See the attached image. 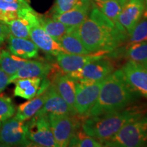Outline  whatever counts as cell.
Listing matches in <instances>:
<instances>
[{"mask_svg":"<svg viewBox=\"0 0 147 147\" xmlns=\"http://www.w3.org/2000/svg\"><path fill=\"white\" fill-rule=\"evenodd\" d=\"M74 30L89 53L112 52L126 43L128 38L125 29L104 15L94 2L89 16Z\"/></svg>","mask_w":147,"mask_h":147,"instance_id":"6da1fadb","label":"cell"},{"mask_svg":"<svg viewBox=\"0 0 147 147\" xmlns=\"http://www.w3.org/2000/svg\"><path fill=\"white\" fill-rule=\"evenodd\" d=\"M140 95L130 85L121 69L115 70L104 80L96 102L85 117L122 110L134 104Z\"/></svg>","mask_w":147,"mask_h":147,"instance_id":"7a4b0ae2","label":"cell"},{"mask_svg":"<svg viewBox=\"0 0 147 147\" xmlns=\"http://www.w3.org/2000/svg\"><path fill=\"white\" fill-rule=\"evenodd\" d=\"M147 113V104H131L123 109L97 117H84L81 127L90 136L103 143L114 136L125 125Z\"/></svg>","mask_w":147,"mask_h":147,"instance_id":"3957f363","label":"cell"},{"mask_svg":"<svg viewBox=\"0 0 147 147\" xmlns=\"http://www.w3.org/2000/svg\"><path fill=\"white\" fill-rule=\"evenodd\" d=\"M147 142V113L123 127L114 136L103 143L104 146H143Z\"/></svg>","mask_w":147,"mask_h":147,"instance_id":"277c9868","label":"cell"},{"mask_svg":"<svg viewBox=\"0 0 147 147\" xmlns=\"http://www.w3.org/2000/svg\"><path fill=\"white\" fill-rule=\"evenodd\" d=\"M78 115H47L57 147L68 146L71 137L81 127L82 121Z\"/></svg>","mask_w":147,"mask_h":147,"instance_id":"5b68a950","label":"cell"},{"mask_svg":"<svg viewBox=\"0 0 147 147\" xmlns=\"http://www.w3.org/2000/svg\"><path fill=\"white\" fill-rule=\"evenodd\" d=\"M104 80H76L74 108L79 116L85 117L89 113L99 96Z\"/></svg>","mask_w":147,"mask_h":147,"instance_id":"8992f818","label":"cell"},{"mask_svg":"<svg viewBox=\"0 0 147 147\" xmlns=\"http://www.w3.org/2000/svg\"><path fill=\"white\" fill-rule=\"evenodd\" d=\"M27 138L38 146L57 147L47 115L36 114L26 123Z\"/></svg>","mask_w":147,"mask_h":147,"instance_id":"52a82bcc","label":"cell"},{"mask_svg":"<svg viewBox=\"0 0 147 147\" xmlns=\"http://www.w3.org/2000/svg\"><path fill=\"white\" fill-rule=\"evenodd\" d=\"M26 123L11 117L3 121L0 128V145L4 146H29Z\"/></svg>","mask_w":147,"mask_h":147,"instance_id":"ba28073f","label":"cell"},{"mask_svg":"<svg viewBox=\"0 0 147 147\" xmlns=\"http://www.w3.org/2000/svg\"><path fill=\"white\" fill-rule=\"evenodd\" d=\"M115 69L113 62L104 57L89 62L82 68L67 74L76 80L97 81L105 79L115 71Z\"/></svg>","mask_w":147,"mask_h":147,"instance_id":"9c48e42d","label":"cell"},{"mask_svg":"<svg viewBox=\"0 0 147 147\" xmlns=\"http://www.w3.org/2000/svg\"><path fill=\"white\" fill-rule=\"evenodd\" d=\"M40 16L29 5L22 8L18 13V17L6 24L10 34L18 38L30 39V31L33 27L40 24Z\"/></svg>","mask_w":147,"mask_h":147,"instance_id":"30bf717a","label":"cell"},{"mask_svg":"<svg viewBox=\"0 0 147 147\" xmlns=\"http://www.w3.org/2000/svg\"><path fill=\"white\" fill-rule=\"evenodd\" d=\"M108 53L110 52L100 51L84 55L61 53L56 56L57 63L62 72L69 74L82 68L89 62L105 57Z\"/></svg>","mask_w":147,"mask_h":147,"instance_id":"8fae6325","label":"cell"},{"mask_svg":"<svg viewBox=\"0 0 147 147\" xmlns=\"http://www.w3.org/2000/svg\"><path fill=\"white\" fill-rule=\"evenodd\" d=\"M130 85L147 98V68L131 60H128L121 68Z\"/></svg>","mask_w":147,"mask_h":147,"instance_id":"7c38bea8","label":"cell"},{"mask_svg":"<svg viewBox=\"0 0 147 147\" xmlns=\"http://www.w3.org/2000/svg\"><path fill=\"white\" fill-rule=\"evenodd\" d=\"M145 9L144 0H127L119 16V23L129 35L143 17Z\"/></svg>","mask_w":147,"mask_h":147,"instance_id":"4fadbf2b","label":"cell"},{"mask_svg":"<svg viewBox=\"0 0 147 147\" xmlns=\"http://www.w3.org/2000/svg\"><path fill=\"white\" fill-rule=\"evenodd\" d=\"M92 6L91 0H79L71 10L62 14H53V18L68 26L76 27L89 16Z\"/></svg>","mask_w":147,"mask_h":147,"instance_id":"5bb4252c","label":"cell"},{"mask_svg":"<svg viewBox=\"0 0 147 147\" xmlns=\"http://www.w3.org/2000/svg\"><path fill=\"white\" fill-rule=\"evenodd\" d=\"M47 97L45 104L36 114L42 115H76L73 113L65 101L59 94L53 84L47 89Z\"/></svg>","mask_w":147,"mask_h":147,"instance_id":"9a60e30c","label":"cell"},{"mask_svg":"<svg viewBox=\"0 0 147 147\" xmlns=\"http://www.w3.org/2000/svg\"><path fill=\"white\" fill-rule=\"evenodd\" d=\"M30 39L38 49L48 54L57 56L61 53H65L59 42L48 34L40 24L31 29Z\"/></svg>","mask_w":147,"mask_h":147,"instance_id":"2e32d148","label":"cell"},{"mask_svg":"<svg viewBox=\"0 0 147 147\" xmlns=\"http://www.w3.org/2000/svg\"><path fill=\"white\" fill-rule=\"evenodd\" d=\"M76 83V80L74 78L67 74H65L55 77L53 84L57 93L67 103L73 113L78 115L74 108Z\"/></svg>","mask_w":147,"mask_h":147,"instance_id":"e0dca14e","label":"cell"},{"mask_svg":"<svg viewBox=\"0 0 147 147\" xmlns=\"http://www.w3.org/2000/svg\"><path fill=\"white\" fill-rule=\"evenodd\" d=\"M49 63L37 60H28L21 69L13 76H10V83L18 79L27 78H40L45 79L52 70Z\"/></svg>","mask_w":147,"mask_h":147,"instance_id":"ac0fdd59","label":"cell"},{"mask_svg":"<svg viewBox=\"0 0 147 147\" xmlns=\"http://www.w3.org/2000/svg\"><path fill=\"white\" fill-rule=\"evenodd\" d=\"M8 49L13 55L26 59L38 56V47L32 40L18 38L11 34L8 38Z\"/></svg>","mask_w":147,"mask_h":147,"instance_id":"d6986e66","label":"cell"},{"mask_svg":"<svg viewBox=\"0 0 147 147\" xmlns=\"http://www.w3.org/2000/svg\"><path fill=\"white\" fill-rule=\"evenodd\" d=\"M47 97V89L27 102L18 106L16 111L15 118L21 121H26L32 118L43 106Z\"/></svg>","mask_w":147,"mask_h":147,"instance_id":"ffe728a7","label":"cell"},{"mask_svg":"<svg viewBox=\"0 0 147 147\" xmlns=\"http://www.w3.org/2000/svg\"><path fill=\"white\" fill-rule=\"evenodd\" d=\"M112 51L113 55H124L128 60L138 63L147 68V41L125 46Z\"/></svg>","mask_w":147,"mask_h":147,"instance_id":"44dd1931","label":"cell"},{"mask_svg":"<svg viewBox=\"0 0 147 147\" xmlns=\"http://www.w3.org/2000/svg\"><path fill=\"white\" fill-rule=\"evenodd\" d=\"M40 78H27L18 79L16 81L14 95L30 100L38 95L41 84Z\"/></svg>","mask_w":147,"mask_h":147,"instance_id":"7402d4cb","label":"cell"},{"mask_svg":"<svg viewBox=\"0 0 147 147\" xmlns=\"http://www.w3.org/2000/svg\"><path fill=\"white\" fill-rule=\"evenodd\" d=\"M127 0H107V1H94L95 5L103 14L113 21L117 26L124 28L119 23V16L124 5Z\"/></svg>","mask_w":147,"mask_h":147,"instance_id":"603a6c76","label":"cell"},{"mask_svg":"<svg viewBox=\"0 0 147 147\" xmlns=\"http://www.w3.org/2000/svg\"><path fill=\"white\" fill-rule=\"evenodd\" d=\"M29 59H23L3 50L0 54V68L2 69L9 76H12L17 72Z\"/></svg>","mask_w":147,"mask_h":147,"instance_id":"cb8c5ba5","label":"cell"},{"mask_svg":"<svg viewBox=\"0 0 147 147\" xmlns=\"http://www.w3.org/2000/svg\"><path fill=\"white\" fill-rule=\"evenodd\" d=\"M74 29L64 35L58 40L61 46L65 51V53H67L79 55L91 53L84 47L78 35L75 32Z\"/></svg>","mask_w":147,"mask_h":147,"instance_id":"d4e9b609","label":"cell"},{"mask_svg":"<svg viewBox=\"0 0 147 147\" xmlns=\"http://www.w3.org/2000/svg\"><path fill=\"white\" fill-rule=\"evenodd\" d=\"M40 25L48 34L55 40H58L64 35L71 32L76 27L66 25L53 18H40Z\"/></svg>","mask_w":147,"mask_h":147,"instance_id":"484cf974","label":"cell"},{"mask_svg":"<svg viewBox=\"0 0 147 147\" xmlns=\"http://www.w3.org/2000/svg\"><path fill=\"white\" fill-rule=\"evenodd\" d=\"M26 0L19 1H7L0 0V21L7 23L18 17V13L22 8L28 5Z\"/></svg>","mask_w":147,"mask_h":147,"instance_id":"4316f807","label":"cell"},{"mask_svg":"<svg viewBox=\"0 0 147 147\" xmlns=\"http://www.w3.org/2000/svg\"><path fill=\"white\" fill-rule=\"evenodd\" d=\"M68 146L102 147L104 146L97 139L86 134L80 127L71 137Z\"/></svg>","mask_w":147,"mask_h":147,"instance_id":"83f0119b","label":"cell"},{"mask_svg":"<svg viewBox=\"0 0 147 147\" xmlns=\"http://www.w3.org/2000/svg\"><path fill=\"white\" fill-rule=\"evenodd\" d=\"M143 17L129 34L126 46L147 41V17Z\"/></svg>","mask_w":147,"mask_h":147,"instance_id":"f1b7e54d","label":"cell"},{"mask_svg":"<svg viewBox=\"0 0 147 147\" xmlns=\"http://www.w3.org/2000/svg\"><path fill=\"white\" fill-rule=\"evenodd\" d=\"M16 113V108L10 97L0 94V121L8 120Z\"/></svg>","mask_w":147,"mask_h":147,"instance_id":"f546056e","label":"cell"},{"mask_svg":"<svg viewBox=\"0 0 147 147\" xmlns=\"http://www.w3.org/2000/svg\"><path fill=\"white\" fill-rule=\"evenodd\" d=\"M79 0H55L53 6V14L64 13L71 10L78 2Z\"/></svg>","mask_w":147,"mask_h":147,"instance_id":"4dcf8cb0","label":"cell"},{"mask_svg":"<svg viewBox=\"0 0 147 147\" xmlns=\"http://www.w3.org/2000/svg\"><path fill=\"white\" fill-rule=\"evenodd\" d=\"M10 76L6 74L2 69L0 68V94L10 83Z\"/></svg>","mask_w":147,"mask_h":147,"instance_id":"1f68e13d","label":"cell"},{"mask_svg":"<svg viewBox=\"0 0 147 147\" xmlns=\"http://www.w3.org/2000/svg\"><path fill=\"white\" fill-rule=\"evenodd\" d=\"M10 34V29L6 23L0 21V45L4 43L8 40L9 35Z\"/></svg>","mask_w":147,"mask_h":147,"instance_id":"d6a6232c","label":"cell"},{"mask_svg":"<svg viewBox=\"0 0 147 147\" xmlns=\"http://www.w3.org/2000/svg\"><path fill=\"white\" fill-rule=\"evenodd\" d=\"M143 16H144V17H147V2L145 3V9H144V14H143Z\"/></svg>","mask_w":147,"mask_h":147,"instance_id":"836d02e7","label":"cell"},{"mask_svg":"<svg viewBox=\"0 0 147 147\" xmlns=\"http://www.w3.org/2000/svg\"><path fill=\"white\" fill-rule=\"evenodd\" d=\"M7 1H22V0H5Z\"/></svg>","mask_w":147,"mask_h":147,"instance_id":"e575fe53","label":"cell"},{"mask_svg":"<svg viewBox=\"0 0 147 147\" xmlns=\"http://www.w3.org/2000/svg\"><path fill=\"white\" fill-rule=\"evenodd\" d=\"M93 1H96V0H93ZM98 1H107V0H98Z\"/></svg>","mask_w":147,"mask_h":147,"instance_id":"d590c367","label":"cell"},{"mask_svg":"<svg viewBox=\"0 0 147 147\" xmlns=\"http://www.w3.org/2000/svg\"><path fill=\"white\" fill-rule=\"evenodd\" d=\"M1 121H0V128H1Z\"/></svg>","mask_w":147,"mask_h":147,"instance_id":"8d00e7d4","label":"cell"},{"mask_svg":"<svg viewBox=\"0 0 147 147\" xmlns=\"http://www.w3.org/2000/svg\"><path fill=\"white\" fill-rule=\"evenodd\" d=\"M144 1H145V3H146V2H147V0H144Z\"/></svg>","mask_w":147,"mask_h":147,"instance_id":"74e56055","label":"cell"},{"mask_svg":"<svg viewBox=\"0 0 147 147\" xmlns=\"http://www.w3.org/2000/svg\"><path fill=\"white\" fill-rule=\"evenodd\" d=\"M0 54H1V49H0Z\"/></svg>","mask_w":147,"mask_h":147,"instance_id":"f35d334b","label":"cell"},{"mask_svg":"<svg viewBox=\"0 0 147 147\" xmlns=\"http://www.w3.org/2000/svg\"><path fill=\"white\" fill-rule=\"evenodd\" d=\"M146 144H147V142H146Z\"/></svg>","mask_w":147,"mask_h":147,"instance_id":"ab89813d","label":"cell"}]
</instances>
